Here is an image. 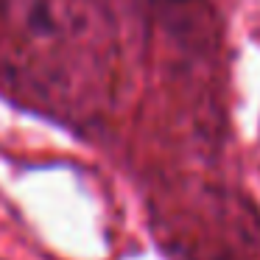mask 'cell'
Listing matches in <instances>:
<instances>
[{
	"label": "cell",
	"mask_w": 260,
	"mask_h": 260,
	"mask_svg": "<svg viewBox=\"0 0 260 260\" xmlns=\"http://www.w3.org/2000/svg\"><path fill=\"white\" fill-rule=\"evenodd\" d=\"M174 3H187V0H174Z\"/></svg>",
	"instance_id": "1"
}]
</instances>
